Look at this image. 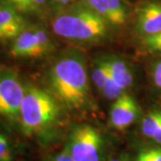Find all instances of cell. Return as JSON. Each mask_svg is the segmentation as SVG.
<instances>
[{
    "label": "cell",
    "instance_id": "1",
    "mask_svg": "<svg viewBox=\"0 0 161 161\" xmlns=\"http://www.w3.org/2000/svg\"><path fill=\"white\" fill-rule=\"evenodd\" d=\"M52 90L63 103L79 108L87 102L89 83L83 60L77 56H66L53 65L50 74Z\"/></svg>",
    "mask_w": 161,
    "mask_h": 161
},
{
    "label": "cell",
    "instance_id": "2",
    "mask_svg": "<svg viewBox=\"0 0 161 161\" xmlns=\"http://www.w3.org/2000/svg\"><path fill=\"white\" fill-rule=\"evenodd\" d=\"M108 22L84 3L70 6L53 21L54 32L64 39L91 41L104 37Z\"/></svg>",
    "mask_w": 161,
    "mask_h": 161
},
{
    "label": "cell",
    "instance_id": "3",
    "mask_svg": "<svg viewBox=\"0 0 161 161\" xmlns=\"http://www.w3.org/2000/svg\"><path fill=\"white\" fill-rule=\"evenodd\" d=\"M58 105L49 94L37 88L25 92L20 108V116L25 132H33L42 130L56 119Z\"/></svg>",
    "mask_w": 161,
    "mask_h": 161
},
{
    "label": "cell",
    "instance_id": "4",
    "mask_svg": "<svg viewBox=\"0 0 161 161\" xmlns=\"http://www.w3.org/2000/svg\"><path fill=\"white\" fill-rule=\"evenodd\" d=\"M102 138L91 125H81L75 130L69 146V152L75 161H99Z\"/></svg>",
    "mask_w": 161,
    "mask_h": 161
},
{
    "label": "cell",
    "instance_id": "5",
    "mask_svg": "<svg viewBox=\"0 0 161 161\" xmlns=\"http://www.w3.org/2000/svg\"><path fill=\"white\" fill-rule=\"evenodd\" d=\"M50 47L51 43L46 31L33 27L23 30L15 38L11 53L18 58H33L44 55Z\"/></svg>",
    "mask_w": 161,
    "mask_h": 161
},
{
    "label": "cell",
    "instance_id": "6",
    "mask_svg": "<svg viewBox=\"0 0 161 161\" xmlns=\"http://www.w3.org/2000/svg\"><path fill=\"white\" fill-rule=\"evenodd\" d=\"M25 95L22 83L14 74L0 75V115L17 116Z\"/></svg>",
    "mask_w": 161,
    "mask_h": 161
},
{
    "label": "cell",
    "instance_id": "7",
    "mask_svg": "<svg viewBox=\"0 0 161 161\" xmlns=\"http://www.w3.org/2000/svg\"><path fill=\"white\" fill-rule=\"evenodd\" d=\"M136 27L142 38L161 32V0H147L140 5Z\"/></svg>",
    "mask_w": 161,
    "mask_h": 161
},
{
    "label": "cell",
    "instance_id": "8",
    "mask_svg": "<svg viewBox=\"0 0 161 161\" xmlns=\"http://www.w3.org/2000/svg\"><path fill=\"white\" fill-rule=\"evenodd\" d=\"M139 108L136 101L131 96L123 93L115 99L110 111V121L117 130H125L137 118Z\"/></svg>",
    "mask_w": 161,
    "mask_h": 161
},
{
    "label": "cell",
    "instance_id": "9",
    "mask_svg": "<svg viewBox=\"0 0 161 161\" xmlns=\"http://www.w3.org/2000/svg\"><path fill=\"white\" fill-rule=\"evenodd\" d=\"M82 3L108 23L123 25L126 22L127 10L122 0H83Z\"/></svg>",
    "mask_w": 161,
    "mask_h": 161
},
{
    "label": "cell",
    "instance_id": "10",
    "mask_svg": "<svg viewBox=\"0 0 161 161\" xmlns=\"http://www.w3.org/2000/svg\"><path fill=\"white\" fill-rule=\"evenodd\" d=\"M14 6L0 4V40L16 38L24 29V21Z\"/></svg>",
    "mask_w": 161,
    "mask_h": 161
},
{
    "label": "cell",
    "instance_id": "11",
    "mask_svg": "<svg viewBox=\"0 0 161 161\" xmlns=\"http://www.w3.org/2000/svg\"><path fill=\"white\" fill-rule=\"evenodd\" d=\"M108 64L111 78L123 90L131 87L133 82V75L129 65L125 61L117 58L106 59Z\"/></svg>",
    "mask_w": 161,
    "mask_h": 161
},
{
    "label": "cell",
    "instance_id": "12",
    "mask_svg": "<svg viewBox=\"0 0 161 161\" xmlns=\"http://www.w3.org/2000/svg\"><path fill=\"white\" fill-rule=\"evenodd\" d=\"M142 132L147 138H152L156 132L161 129V109L150 111L142 121Z\"/></svg>",
    "mask_w": 161,
    "mask_h": 161
},
{
    "label": "cell",
    "instance_id": "13",
    "mask_svg": "<svg viewBox=\"0 0 161 161\" xmlns=\"http://www.w3.org/2000/svg\"><path fill=\"white\" fill-rule=\"evenodd\" d=\"M111 77L108 64L106 60H101L98 62L92 72V80L98 90H102L104 85Z\"/></svg>",
    "mask_w": 161,
    "mask_h": 161
},
{
    "label": "cell",
    "instance_id": "14",
    "mask_svg": "<svg viewBox=\"0 0 161 161\" xmlns=\"http://www.w3.org/2000/svg\"><path fill=\"white\" fill-rule=\"evenodd\" d=\"M142 45L146 51L150 54L161 55V32L144 37Z\"/></svg>",
    "mask_w": 161,
    "mask_h": 161
},
{
    "label": "cell",
    "instance_id": "15",
    "mask_svg": "<svg viewBox=\"0 0 161 161\" xmlns=\"http://www.w3.org/2000/svg\"><path fill=\"white\" fill-rule=\"evenodd\" d=\"M135 161H161V147H149L142 150Z\"/></svg>",
    "mask_w": 161,
    "mask_h": 161
},
{
    "label": "cell",
    "instance_id": "16",
    "mask_svg": "<svg viewBox=\"0 0 161 161\" xmlns=\"http://www.w3.org/2000/svg\"><path fill=\"white\" fill-rule=\"evenodd\" d=\"M101 92L104 94V96L109 99H116L118 97H120L123 93H125V90H123L115 83L114 80L110 77L109 80L107 81V83L104 85Z\"/></svg>",
    "mask_w": 161,
    "mask_h": 161
},
{
    "label": "cell",
    "instance_id": "17",
    "mask_svg": "<svg viewBox=\"0 0 161 161\" xmlns=\"http://www.w3.org/2000/svg\"><path fill=\"white\" fill-rule=\"evenodd\" d=\"M151 79L156 88L161 90V59L156 61L151 67Z\"/></svg>",
    "mask_w": 161,
    "mask_h": 161
},
{
    "label": "cell",
    "instance_id": "18",
    "mask_svg": "<svg viewBox=\"0 0 161 161\" xmlns=\"http://www.w3.org/2000/svg\"><path fill=\"white\" fill-rule=\"evenodd\" d=\"M11 160V151L6 139L0 133V161Z\"/></svg>",
    "mask_w": 161,
    "mask_h": 161
},
{
    "label": "cell",
    "instance_id": "19",
    "mask_svg": "<svg viewBox=\"0 0 161 161\" xmlns=\"http://www.w3.org/2000/svg\"><path fill=\"white\" fill-rule=\"evenodd\" d=\"M4 1L11 5L12 6H14L19 12L26 13V8L29 0H4Z\"/></svg>",
    "mask_w": 161,
    "mask_h": 161
},
{
    "label": "cell",
    "instance_id": "20",
    "mask_svg": "<svg viewBox=\"0 0 161 161\" xmlns=\"http://www.w3.org/2000/svg\"><path fill=\"white\" fill-rule=\"evenodd\" d=\"M74 1H75V0H50L52 6L57 9H60V8H63L64 6H68L69 4H71Z\"/></svg>",
    "mask_w": 161,
    "mask_h": 161
},
{
    "label": "cell",
    "instance_id": "21",
    "mask_svg": "<svg viewBox=\"0 0 161 161\" xmlns=\"http://www.w3.org/2000/svg\"><path fill=\"white\" fill-rule=\"evenodd\" d=\"M54 161H75L73 157L71 156L69 152V150H66L65 151H63L61 154L56 157Z\"/></svg>",
    "mask_w": 161,
    "mask_h": 161
},
{
    "label": "cell",
    "instance_id": "22",
    "mask_svg": "<svg viewBox=\"0 0 161 161\" xmlns=\"http://www.w3.org/2000/svg\"><path fill=\"white\" fill-rule=\"evenodd\" d=\"M151 140H152L155 143H157L158 145L161 146V129L158 131V132H156L155 134L152 136Z\"/></svg>",
    "mask_w": 161,
    "mask_h": 161
},
{
    "label": "cell",
    "instance_id": "23",
    "mask_svg": "<svg viewBox=\"0 0 161 161\" xmlns=\"http://www.w3.org/2000/svg\"><path fill=\"white\" fill-rule=\"evenodd\" d=\"M109 161H125V159H123V158H112V159Z\"/></svg>",
    "mask_w": 161,
    "mask_h": 161
}]
</instances>
